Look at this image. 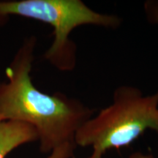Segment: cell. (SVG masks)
<instances>
[{
    "label": "cell",
    "mask_w": 158,
    "mask_h": 158,
    "mask_svg": "<svg viewBox=\"0 0 158 158\" xmlns=\"http://www.w3.org/2000/svg\"><path fill=\"white\" fill-rule=\"evenodd\" d=\"M148 129L158 133V92L144 95L132 86H118L112 103L87 120L76 133L77 147H92L102 158L106 151L131 144Z\"/></svg>",
    "instance_id": "7a4b0ae2"
},
{
    "label": "cell",
    "mask_w": 158,
    "mask_h": 158,
    "mask_svg": "<svg viewBox=\"0 0 158 158\" xmlns=\"http://www.w3.org/2000/svg\"><path fill=\"white\" fill-rule=\"evenodd\" d=\"M38 141L36 130L25 122L7 120L0 122V158L23 144Z\"/></svg>",
    "instance_id": "277c9868"
},
{
    "label": "cell",
    "mask_w": 158,
    "mask_h": 158,
    "mask_svg": "<svg viewBox=\"0 0 158 158\" xmlns=\"http://www.w3.org/2000/svg\"><path fill=\"white\" fill-rule=\"evenodd\" d=\"M87 158H94V157H92V155H90V156H89V157H87Z\"/></svg>",
    "instance_id": "52a82bcc"
},
{
    "label": "cell",
    "mask_w": 158,
    "mask_h": 158,
    "mask_svg": "<svg viewBox=\"0 0 158 158\" xmlns=\"http://www.w3.org/2000/svg\"><path fill=\"white\" fill-rule=\"evenodd\" d=\"M128 158H155L154 156L151 154H143L140 152H136L131 154Z\"/></svg>",
    "instance_id": "8992f818"
},
{
    "label": "cell",
    "mask_w": 158,
    "mask_h": 158,
    "mask_svg": "<svg viewBox=\"0 0 158 158\" xmlns=\"http://www.w3.org/2000/svg\"><path fill=\"white\" fill-rule=\"evenodd\" d=\"M37 38L27 37L6 68L0 82V122H25L36 130L40 150L72 158L77 147L76 133L94 115V109L76 98L56 92L48 94L33 84L31 71Z\"/></svg>",
    "instance_id": "6da1fadb"
},
{
    "label": "cell",
    "mask_w": 158,
    "mask_h": 158,
    "mask_svg": "<svg viewBox=\"0 0 158 158\" xmlns=\"http://www.w3.org/2000/svg\"><path fill=\"white\" fill-rule=\"evenodd\" d=\"M10 15H17L48 23L54 29V40L44 58L60 71L76 68L77 46L70 35L77 27L91 24L117 29L122 20L116 15L93 10L81 0H0V25Z\"/></svg>",
    "instance_id": "3957f363"
},
{
    "label": "cell",
    "mask_w": 158,
    "mask_h": 158,
    "mask_svg": "<svg viewBox=\"0 0 158 158\" xmlns=\"http://www.w3.org/2000/svg\"><path fill=\"white\" fill-rule=\"evenodd\" d=\"M144 11L149 22L158 24V1L149 0L146 2Z\"/></svg>",
    "instance_id": "5b68a950"
}]
</instances>
